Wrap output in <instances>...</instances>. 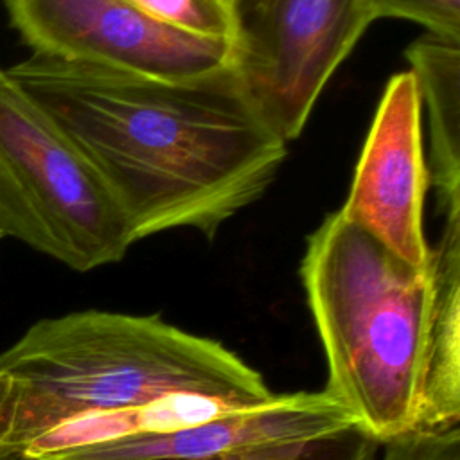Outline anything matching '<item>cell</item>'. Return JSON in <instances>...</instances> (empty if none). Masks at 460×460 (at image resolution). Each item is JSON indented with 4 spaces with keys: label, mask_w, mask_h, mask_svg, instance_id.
<instances>
[{
    "label": "cell",
    "mask_w": 460,
    "mask_h": 460,
    "mask_svg": "<svg viewBox=\"0 0 460 460\" xmlns=\"http://www.w3.org/2000/svg\"><path fill=\"white\" fill-rule=\"evenodd\" d=\"M420 92L410 70L383 90L340 214L408 264L426 270L431 248L422 230L429 169L422 147Z\"/></svg>",
    "instance_id": "7"
},
{
    "label": "cell",
    "mask_w": 460,
    "mask_h": 460,
    "mask_svg": "<svg viewBox=\"0 0 460 460\" xmlns=\"http://www.w3.org/2000/svg\"><path fill=\"white\" fill-rule=\"evenodd\" d=\"M140 13L180 32L198 38L235 40L232 0H128Z\"/></svg>",
    "instance_id": "12"
},
{
    "label": "cell",
    "mask_w": 460,
    "mask_h": 460,
    "mask_svg": "<svg viewBox=\"0 0 460 460\" xmlns=\"http://www.w3.org/2000/svg\"><path fill=\"white\" fill-rule=\"evenodd\" d=\"M0 235L75 271L135 244L104 181L61 126L0 68Z\"/></svg>",
    "instance_id": "4"
},
{
    "label": "cell",
    "mask_w": 460,
    "mask_h": 460,
    "mask_svg": "<svg viewBox=\"0 0 460 460\" xmlns=\"http://www.w3.org/2000/svg\"><path fill=\"white\" fill-rule=\"evenodd\" d=\"M171 394L241 406L273 395L223 343L158 314L86 309L43 318L0 354V460H31L65 426Z\"/></svg>",
    "instance_id": "2"
},
{
    "label": "cell",
    "mask_w": 460,
    "mask_h": 460,
    "mask_svg": "<svg viewBox=\"0 0 460 460\" xmlns=\"http://www.w3.org/2000/svg\"><path fill=\"white\" fill-rule=\"evenodd\" d=\"M5 72L83 151L135 243L172 228L212 237L288 155L235 63L156 79L32 54Z\"/></svg>",
    "instance_id": "1"
},
{
    "label": "cell",
    "mask_w": 460,
    "mask_h": 460,
    "mask_svg": "<svg viewBox=\"0 0 460 460\" xmlns=\"http://www.w3.org/2000/svg\"><path fill=\"white\" fill-rule=\"evenodd\" d=\"M352 428H359L354 417L323 390L295 392L273 394L264 402L235 408L174 431L83 444L50 453L74 460H293L311 444Z\"/></svg>",
    "instance_id": "8"
},
{
    "label": "cell",
    "mask_w": 460,
    "mask_h": 460,
    "mask_svg": "<svg viewBox=\"0 0 460 460\" xmlns=\"http://www.w3.org/2000/svg\"><path fill=\"white\" fill-rule=\"evenodd\" d=\"M0 239H2V235H0Z\"/></svg>",
    "instance_id": "16"
},
{
    "label": "cell",
    "mask_w": 460,
    "mask_h": 460,
    "mask_svg": "<svg viewBox=\"0 0 460 460\" xmlns=\"http://www.w3.org/2000/svg\"><path fill=\"white\" fill-rule=\"evenodd\" d=\"M381 444L361 428H352L334 437L311 444L293 460H376ZM38 460H74L61 455H41ZM158 460H221V458H158Z\"/></svg>",
    "instance_id": "15"
},
{
    "label": "cell",
    "mask_w": 460,
    "mask_h": 460,
    "mask_svg": "<svg viewBox=\"0 0 460 460\" xmlns=\"http://www.w3.org/2000/svg\"><path fill=\"white\" fill-rule=\"evenodd\" d=\"M376 460H460V426L411 429L381 442Z\"/></svg>",
    "instance_id": "14"
},
{
    "label": "cell",
    "mask_w": 460,
    "mask_h": 460,
    "mask_svg": "<svg viewBox=\"0 0 460 460\" xmlns=\"http://www.w3.org/2000/svg\"><path fill=\"white\" fill-rule=\"evenodd\" d=\"M32 54L156 79H192L235 63L228 41L198 38L128 0H5Z\"/></svg>",
    "instance_id": "6"
},
{
    "label": "cell",
    "mask_w": 460,
    "mask_h": 460,
    "mask_svg": "<svg viewBox=\"0 0 460 460\" xmlns=\"http://www.w3.org/2000/svg\"><path fill=\"white\" fill-rule=\"evenodd\" d=\"M300 277L329 394L379 444L417 429L437 302L419 270L359 225L329 214L307 237Z\"/></svg>",
    "instance_id": "3"
},
{
    "label": "cell",
    "mask_w": 460,
    "mask_h": 460,
    "mask_svg": "<svg viewBox=\"0 0 460 460\" xmlns=\"http://www.w3.org/2000/svg\"><path fill=\"white\" fill-rule=\"evenodd\" d=\"M437 302L417 429L460 424V216L446 217L442 237L431 248Z\"/></svg>",
    "instance_id": "10"
},
{
    "label": "cell",
    "mask_w": 460,
    "mask_h": 460,
    "mask_svg": "<svg viewBox=\"0 0 460 460\" xmlns=\"http://www.w3.org/2000/svg\"><path fill=\"white\" fill-rule=\"evenodd\" d=\"M235 408L243 406L208 395L171 394L146 404L99 413L65 426L45 438L31 455V460H38V456L45 453L74 446L174 431L216 419Z\"/></svg>",
    "instance_id": "11"
},
{
    "label": "cell",
    "mask_w": 460,
    "mask_h": 460,
    "mask_svg": "<svg viewBox=\"0 0 460 460\" xmlns=\"http://www.w3.org/2000/svg\"><path fill=\"white\" fill-rule=\"evenodd\" d=\"M370 20L404 18L428 34L460 43V0H367Z\"/></svg>",
    "instance_id": "13"
},
{
    "label": "cell",
    "mask_w": 460,
    "mask_h": 460,
    "mask_svg": "<svg viewBox=\"0 0 460 460\" xmlns=\"http://www.w3.org/2000/svg\"><path fill=\"white\" fill-rule=\"evenodd\" d=\"M429 111V181L446 217L460 216V43L426 34L406 49Z\"/></svg>",
    "instance_id": "9"
},
{
    "label": "cell",
    "mask_w": 460,
    "mask_h": 460,
    "mask_svg": "<svg viewBox=\"0 0 460 460\" xmlns=\"http://www.w3.org/2000/svg\"><path fill=\"white\" fill-rule=\"evenodd\" d=\"M232 9L235 68L266 120L289 142L372 23L367 0H232Z\"/></svg>",
    "instance_id": "5"
}]
</instances>
